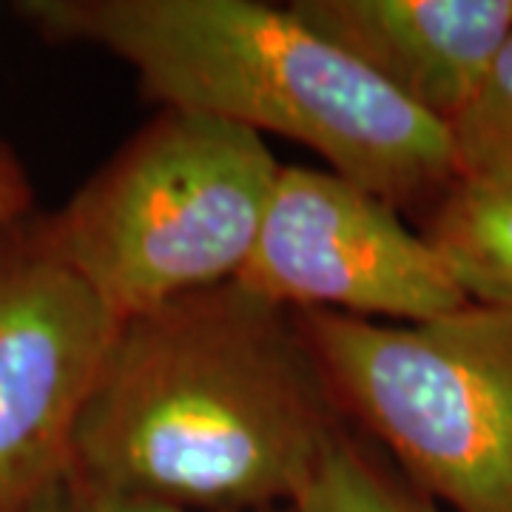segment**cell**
<instances>
[{
	"label": "cell",
	"instance_id": "1",
	"mask_svg": "<svg viewBox=\"0 0 512 512\" xmlns=\"http://www.w3.org/2000/svg\"><path fill=\"white\" fill-rule=\"evenodd\" d=\"M348 427L296 313L231 279L114 325L66 481L185 510L293 507Z\"/></svg>",
	"mask_w": 512,
	"mask_h": 512
},
{
	"label": "cell",
	"instance_id": "2",
	"mask_svg": "<svg viewBox=\"0 0 512 512\" xmlns=\"http://www.w3.org/2000/svg\"><path fill=\"white\" fill-rule=\"evenodd\" d=\"M55 43L103 49L160 109L211 114L316 151L393 208L458 180L450 128L407 103L291 6L259 0H23Z\"/></svg>",
	"mask_w": 512,
	"mask_h": 512
},
{
	"label": "cell",
	"instance_id": "3",
	"mask_svg": "<svg viewBox=\"0 0 512 512\" xmlns=\"http://www.w3.org/2000/svg\"><path fill=\"white\" fill-rule=\"evenodd\" d=\"M274 151L248 128L160 109L52 217L43 237L114 322L242 274L274 194Z\"/></svg>",
	"mask_w": 512,
	"mask_h": 512
},
{
	"label": "cell",
	"instance_id": "4",
	"mask_svg": "<svg viewBox=\"0 0 512 512\" xmlns=\"http://www.w3.org/2000/svg\"><path fill=\"white\" fill-rule=\"evenodd\" d=\"M293 313L350 424L419 490L456 512H512V308Z\"/></svg>",
	"mask_w": 512,
	"mask_h": 512
},
{
	"label": "cell",
	"instance_id": "5",
	"mask_svg": "<svg viewBox=\"0 0 512 512\" xmlns=\"http://www.w3.org/2000/svg\"><path fill=\"white\" fill-rule=\"evenodd\" d=\"M288 311L421 322L467 305L433 245L402 211L348 177L282 165L237 276Z\"/></svg>",
	"mask_w": 512,
	"mask_h": 512
},
{
	"label": "cell",
	"instance_id": "6",
	"mask_svg": "<svg viewBox=\"0 0 512 512\" xmlns=\"http://www.w3.org/2000/svg\"><path fill=\"white\" fill-rule=\"evenodd\" d=\"M114 325L49 248L40 217L0 234V512H29L69 476Z\"/></svg>",
	"mask_w": 512,
	"mask_h": 512
},
{
	"label": "cell",
	"instance_id": "7",
	"mask_svg": "<svg viewBox=\"0 0 512 512\" xmlns=\"http://www.w3.org/2000/svg\"><path fill=\"white\" fill-rule=\"evenodd\" d=\"M319 35L453 126L512 32V0H293Z\"/></svg>",
	"mask_w": 512,
	"mask_h": 512
},
{
	"label": "cell",
	"instance_id": "8",
	"mask_svg": "<svg viewBox=\"0 0 512 512\" xmlns=\"http://www.w3.org/2000/svg\"><path fill=\"white\" fill-rule=\"evenodd\" d=\"M421 234L467 302L512 308V177H458Z\"/></svg>",
	"mask_w": 512,
	"mask_h": 512
},
{
	"label": "cell",
	"instance_id": "9",
	"mask_svg": "<svg viewBox=\"0 0 512 512\" xmlns=\"http://www.w3.org/2000/svg\"><path fill=\"white\" fill-rule=\"evenodd\" d=\"M296 512H441L402 470L353 424L322 458Z\"/></svg>",
	"mask_w": 512,
	"mask_h": 512
},
{
	"label": "cell",
	"instance_id": "10",
	"mask_svg": "<svg viewBox=\"0 0 512 512\" xmlns=\"http://www.w3.org/2000/svg\"><path fill=\"white\" fill-rule=\"evenodd\" d=\"M450 137L458 177H512V32Z\"/></svg>",
	"mask_w": 512,
	"mask_h": 512
},
{
	"label": "cell",
	"instance_id": "11",
	"mask_svg": "<svg viewBox=\"0 0 512 512\" xmlns=\"http://www.w3.org/2000/svg\"><path fill=\"white\" fill-rule=\"evenodd\" d=\"M32 205V185L15 157V151L0 143V234L15 222L26 220Z\"/></svg>",
	"mask_w": 512,
	"mask_h": 512
},
{
	"label": "cell",
	"instance_id": "12",
	"mask_svg": "<svg viewBox=\"0 0 512 512\" xmlns=\"http://www.w3.org/2000/svg\"><path fill=\"white\" fill-rule=\"evenodd\" d=\"M74 512H296L293 507H262V510H185V507H168V504H151V501H131L117 495L103 493H77L72 490Z\"/></svg>",
	"mask_w": 512,
	"mask_h": 512
},
{
	"label": "cell",
	"instance_id": "13",
	"mask_svg": "<svg viewBox=\"0 0 512 512\" xmlns=\"http://www.w3.org/2000/svg\"><path fill=\"white\" fill-rule=\"evenodd\" d=\"M29 512H74V498L69 481H57L55 487H49L46 493L37 498Z\"/></svg>",
	"mask_w": 512,
	"mask_h": 512
}]
</instances>
